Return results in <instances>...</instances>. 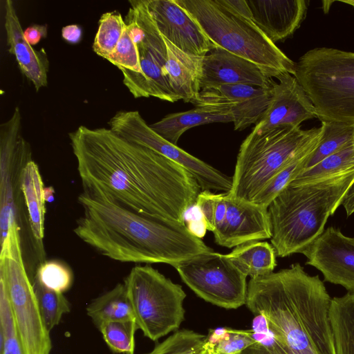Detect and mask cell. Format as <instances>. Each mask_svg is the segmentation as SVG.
Instances as JSON below:
<instances>
[{
    "mask_svg": "<svg viewBox=\"0 0 354 354\" xmlns=\"http://www.w3.org/2000/svg\"><path fill=\"white\" fill-rule=\"evenodd\" d=\"M86 313L97 328L107 322L135 320L124 283H118L94 299L88 305Z\"/></svg>",
    "mask_w": 354,
    "mask_h": 354,
    "instance_id": "obj_25",
    "label": "cell"
},
{
    "mask_svg": "<svg viewBox=\"0 0 354 354\" xmlns=\"http://www.w3.org/2000/svg\"><path fill=\"white\" fill-rule=\"evenodd\" d=\"M231 113L227 110L205 107L167 115L149 127L169 142L177 145L180 136L189 129L214 122H233Z\"/></svg>",
    "mask_w": 354,
    "mask_h": 354,
    "instance_id": "obj_22",
    "label": "cell"
},
{
    "mask_svg": "<svg viewBox=\"0 0 354 354\" xmlns=\"http://www.w3.org/2000/svg\"><path fill=\"white\" fill-rule=\"evenodd\" d=\"M329 316L336 354H354V294L333 297Z\"/></svg>",
    "mask_w": 354,
    "mask_h": 354,
    "instance_id": "obj_26",
    "label": "cell"
},
{
    "mask_svg": "<svg viewBox=\"0 0 354 354\" xmlns=\"http://www.w3.org/2000/svg\"><path fill=\"white\" fill-rule=\"evenodd\" d=\"M272 88L243 84L214 86L201 89L192 103L196 107L228 111L234 129L242 131L260 120L270 102Z\"/></svg>",
    "mask_w": 354,
    "mask_h": 354,
    "instance_id": "obj_14",
    "label": "cell"
},
{
    "mask_svg": "<svg viewBox=\"0 0 354 354\" xmlns=\"http://www.w3.org/2000/svg\"><path fill=\"white\" fill-rule=\"evenodd\" d=\"M198 24L216 46L260 67L270 78L295 74L296 63L288 57L252 20L232 14L216 0H174Z\"/></svg>",
    "mask_w": 354,
    "mask_h": 354,
    "instance_id": "obj_5",
    "label": "cell"
},
{
    "mask_svg": "<svg viewBox=\"0 0 354 354\" xmlns=\"http://www.w3.org/2000/svg\"><path fill=\"white\" fill-rule=\"evenodd\" d=\"M196 204L215 242L228 248L272 236L268 208L231 196L228 192L201 191Z\"/></svg>",
    "mask_w": 354,
    "mask_h": 354,
    "instance_id": "obj_10",
    "label": "cell"
},
{
    "mask_svg": "<svg viewBox=\"0 0 354 354\" xmlns=\"http://www.w3.org/2000/svg\"><path fill=\"white\" fill-rule=\"evenodd\" d=\"M19 230L17 223L10 225L1 241L0 281L6 288L25 354H50V331L24 266Z\"/></svg>",
    "mask_w": 354,
    "mask_h": 354,
    "instance_id": "obj_8",
    "label": "cell"
},
{
    "mask_svg": "<svg viewBox=\"0 0 354 354\" xmlns=\"http://www.w3.org/2000/svg\"><path fill=\"white\" fill-rule=\"evenodd\" d=\"M226 255L250 278L271 274L277 266L275 250L267 241H252L240 244Z\"/></svg>",
    "mask_w": 354,
    "mask_h": 354,
    "instance_id": "obj_24",
    "label": "cell"
},
{
    "mask_svg": "<svg viewBox=\"0 0 354 354\" xmlns=\"http://www.w3.org/2000/svg\"><path fill=\"white\" fill-rule=\"evenodd\" d=\"M47 35V27L46 25L34 24L28 26L24 31V36L26 40L34 46L39 43L42 37Z\"/></svg>",
    "mask_w": 354,
    "mask_h": 354,
    "instance_id": "obj_39",
    "label": "cell"
},
{
    "mask_svg": "<svg viewBox=\"0 0 354 354\" xmlns=\"http://www.w3.org/2000/svg\"><path fill=\"white\" fill-rule=\"evenodd\" d=\"M83 193L142 215L183 223L202 191L185 169L110 129L69 134Z\"/></svg>",
    "mask_w": 354,
    "mask_h": 354,
    "instance_id": "obj_1",
    "label": "cell"
},
{
    "mask_svg": "<svg viewBox=\"0 0 354 354\" xmlns=\"http://www.w3.org/2000/svg\"><path fill=\"white\" fill-rule=\"evenodd\" d=\"M252 21L274 44L292 36L307 13L304 0H246Z\"/></svg>",
    "mask_w": 354,
    "mask_h": 354,
    "instance_id": "obj_19",
    "label": "cell"
},
{
    "mask_svg": "<svg viewBox=\"0 0 354 354\" xmlns=\"http://www.w3.org/2000/svg\"><path fill=\"white\" fill-rule=\"evenodd\" d=\"M270 102L252 130L260 132L279 126L300 127L303 122L317 118L316 109L295 76L283 73L276 77Z\"/></svg>",
    "mask_w": 354,
    "mask_h": 354,
    "instance_id": "obj_17",
    "label": "cell"
},
{
    "mask_svg": "<svg viewBox=\"0 0 354 354\" xmlns=\"http://www.w3.org/2000/svg\"><path fill=\"white\" fill-rule=\"evenodd\" d=\"M0 354H25L8 295L0 281Z\"/></svg>",
    "mask_w": 354,
    "mask_h": 354,
    "instance_id": "obj_33",
    "label": "cell"
},
{
    "mask_svg": "<svg viewBox=\"0 0 354 354\" xmlns=\"http://www.w3.org/2000/svg\"><path fill=\"white\" fill-rule=\"evenodd\" d=\"M341 205L344 207L347 216L354 213V181L345 194Z\"/></svg>",
    "mask_w": 354,
    "mask_h": 354,
    "instance_id": "obj_41",
    "label": "cell"
},
{
    "mask_svg": "<svg viewBox=\"0 0 354 354\" xmlns=\"http://www.w3.org/2000/svg\"><path fill=\"white\" fill-rule=\"evenodd\" d=\"M121 138L148 147L185 169L196 180L202 191L228 192L232 177L193 156L156 133L137 111H120L108 122Z\"/></svg>",
    "mask_w": 354,
    "mask_h": 354,
    "instance_id": "obj_13",
    "label": "cell"
},
{
    "mask_svg": "<svg viewBox=\"0 0 354 354\" xmlns=\"http://www.w3.org/2000/svg\"><path fill=\"white\" fill-rule=\"evenodd\" d=\"M321 122L323 133L319 144L304 164L302 171L315 166L326 157L354 142V124Z\"/></svg>",
    "mask_w": 354,
    "mask_h": 354,
    "instance_id": "obj_28",
    "label": "cell"
},
{
    "mask_svg": "<svg viewBox=\"0 0 354 354\" xmlns=\"http://www.w3.org/2000/svg\"><path fill=\"white\" fill-rule=\"evenodd\" d=\"M216 1L232 14L252 20V13L246 0H216Z\"/></svg>",
    "mask_w": 354,
    "mask_h": 354,
    "instance_id": "obj_38",
    "label": "cell"
},
{
    "mask_svg": "<svg viewBox=\"0 0 354 354\" xmlns=\"http://www.w3.org/2000/svg\"><path fill=\"white\" fill-rule=\"evenodd\" d=\"M314 104L317 118L354 124V53L319 47L296 63L294 75Z\"/></svg>",
    "mask_w": 354,
    "mask_h": 354,
    "instance_id": "obj_6",
    "label": "cell"
},
{
    "mask_svg": "<svg viewBox=\"0 0 354 354\" xmlns=\"http://www.w3.org/2000/svg\"><path fill=\"white\" fill-rule=\"evenodd\" d=\"M354 169V142L302 171L288 185H297L330 177Z\"/></svg>",
    "mask_w": 354,
    "mask_h": 354,
    "instance_id": "obj_30",
    "label": "cell"
},
{
    "mask_svg": "<svg viewBox=\"0 0 354 354\" xmlns=\"http://www.w3.org/2000/svg\"><path fill=\"white\" fill-rule=\"evenodd\" d=\"M77 200L84 214L77 221L75 234L111 259L175 267L214 252L183 223L138 214L83 192Z\"/></svg>",
    "mask_w": 354,
    "mask_h": 354,
    "instance_id": "obj_3",
    "label": "cell"
},
{
    "mask_svg": "<svg viewBox=\"0 0 354 354\" xmlns=\"http://www.w3.org/2000/svg\"><path fill=\"white\" fill-rule=\"evenodd\" d=\"M129 2V11L143 30V35L137 43L141 73L121 70L124 84L135 98L152 96L170 102L180 100L169 84L164 37L155 25L145 0Z\"/></svg>",
    "mask_w": 354,
    "mask_h": 354,
    "instance_id": "obj_11",
    "label": "cell"
},
{
    "mask_svg": "<svg viewBox=\"0 0 354 354\" xmlns=\"http://www.w3.org/2000/svg\"><path fill=\"white\" fill-rule=\"evenodd\" d=\"M32 283L42 318L50 331L59 324L63 315L70 312L71 304L63 293L45 288L36 278Z\"/></svg>",
    "mask_w": 354,
    "mask_h": 354,
    "instance_id": "obj_32",
    "label": "cell"
},
{
    "mask_svg": "<svg viewBox=\"0 0 354 354\" xmlns=\"http://www.w3.org/2000/svg\"><path fill=\"white\" fill-rule=\"evenodd\" d=\"M299 253L307 257L306 265L323 274L325 281L354 294V237L329 227Z\"/></svg>",
    "mask_w": 354,
    "mask_h": 354,
    "instance_id": "obj_15",
    "label": "cell"
},
{
    "mask_svg": "<svg viewBox=\"0 0 354 354\" xmlns=\"http://www.w3.org/2000/svg\"><path fill=\"white\" fill-rule=\"evenodd\" d=\"M109 348L115 353L134 354L136 320L107 322L98 328Z\"/></svg>",
    "mask_w": 354,
    "mask_h": 354,
    "instance_id": "obj_34",
    "label": "cell"
},
{
    "mask_svg": "<svg viewBox=\"0 0 354 354\" xmlns=\"http://www.w3.org/2000/svg\"><path fill=\"white\" fill-rule=\"evenodd\" d=\"M256 342L253 330L230 328L210 329L202 347L203 354H241Z\"/></svg>",
    "mask_w": 354,
    "mask_h": 354,
    "instance_id": "obj_29",
    "label": "cell"
},
{
    "mask_svg": "<svg viewBox=\"0 0 354 354\" xmlns=\"http://www.w3.org/2000/svg\"><path fill=\"white\" fill-rule=\"evenodd\" d=\"M4 8L8 51L15 57L21 73L38 91L47 85L48 62L45 50H36L26 40L13 2L7 0Z\"/></svg>",
    "mask_w": 354,
    "mask_h": 354,
    "instance_id": "obj_20",
    "label": "cell"
},
{
    "mask_svg": "<svg viewBox=\"0 0 354 354\" xmlns=\"http://www.w3.org/2000/svg\"><path fill=\"white\" fill-rule=\"evenodd\" d=\"M125 27L124 19L118 11L104 13L99 20L93 44V51L107 60L115 51Z\"/></svg>",
    "mask_w": 354,
    "mask_h": 354,
    "instance_id": "obj_31",
    "label": "cell"
},
{
    "mask_svg": "<svg viewBox=\"0 0 354 354\" xmlns=\"http://www.w3.org/2000/svg\"><path fill=\"white\" fill-rule=\"evenodd\" d=\"M62 36L68 43L76 44L82 39V30L77 24L65 26L62 29Z\"/></svg>",
    "mask_w": 354,
    "mask_h": 354,
    "instance_id": "obj_40",
    "label": "cell"
},
{
    "mask_svg": "<svg viewBox=\"0 0 354 354\" xmlns=\"http://www.w3.org/2000/svg\"><path fill=\"white\" fill-rule=\"evenodd\" d=\"M174 268L183 282L205 301L226 309L246 304L247 276L226 254H203Z\"/></svg>",
    "mask_w": 354,
    "mask_h": 354,
    "instance_id": "obj_12",
    "label": "cell"
},
{
    "mask_svg": "<svg viewBox=\"0 0 354 354\" xmlns=\"http://www.w3.org/2000/svg\"><path fill=\"white\" fill-rule=\"evenodd\" d=\"M317 129L303 130L300 127L283 125L260 132L252 130L240 147L229 194L253 202Z\"/></svg>",
    "mask_w": 354,
    "mask_h": 354,
    "instance_id": "obj_7",
    "label": "cell"
},
{
    "mask_svg": "<svg viewBox=\"0 0 354 354\" xmlns=\"http://www.w3.org/2000/svg\"><path fill=\"white\" fill-rule=\"evenodd\" d=\"M205 338L193 330H180L145 354H201Z\"/></svg>",
    "mask_w": 354,
    "mask_h": 354,
    "instance_id": "obj_35",
    "label": "cell"
},
{
    "mask_svg": "<svg viewBox=\"0 0 354 354\" xmlns=\"http://www.w3.org/2000/svg\"><path fill=\"white\" fill-rule=\"evenodd\" d=\"M236 84L270 88L274 82L254 63L221 47L212 50L203 57L201 90L214 86Z\"/></svg>",
    "mask_w": 354,
    "mask_h": 354,
    "instance_id": "obj_18",
    "label": "cell"
},
{
    "mask_svg": "<svg viewBox=\"0 0 354 354\" xmlns=\"http://www.w3.org/2000/svg\"><path fill=\"white\" fill-rule=\"evenodd\" d=\"M331 297L318 275L299 263L250 278L246 306L254 315L256 342L241 354H336Z\"/></svg>",
    "mask_w": 354,
    "mask_h": 354,
    "instance_id": "obj_2",
    "label": "cell"
},
{
    "mask_svg": "<svg viewBox=\"0 0 354 354\" xmlns=\"http://www.w3.org/2000/svg\"><path fill=\"white\" fill-rule=\"evenodd\" d=\"M124 283L137 326L145 337L156 341L180 327L186 297L181 286L147 265L133 267Z\"/></svg>",
    "mask_w": 354,
    "mask_h": 354,
    "instance_id": "obj_9",
    "label": "cell"
},
{
    "mask_svg": "<svg viewBox=\"0 0 354 354\" xmlns=\"http://www.w3.org/2000/svg\"><path fill=\"white\" fill-rule=\"evenodd\" d=\"M107 61L120 71L127 70L136 74L141 73L138 46L132 39L127 24L115 51Z\"/></svg>",
    "mask_w": 354,
    "mask_h": 354,
    "instance_id": "obj_37",
    "label": "cell"
},
{
    "mask_svg": "<svg viewBox=\"0 0 354 354\" xmlns=\"http://www.w3.org/2000/svg\"><path fill=\"white\" fill-rule=\"evenodd\" d=\"M160 34L182 51L204 57L216 46L198 24L174 0H145Z\"/></svg>",
    "mask_w": 354,
    "mask_h": 354,
    "instance_id": "obj_16",
    "label": "cell"
},
{
    "mask_svg": "<svg viewBox=\"0 0 354 354\" xmlns=\"http://www.w3.org/2000/svg\"><path fill=\"white\" fill-rule=\"evenodd\" d=\"M339 1L348 4L351 6L354 7V0H343V1Z\"/></svg>",
    "mask_w": 354,
    "mask_h": 354,
    "instance_id": "obj_42",
    "label": "cell"
},
{
    "mask_svg": "<svg viewBox=\"0 0 354 354\" xmlns=\"http://www.w3.org/2000/svg\"><path fill=\"white\" fill-rule=\"evenodd\" d=\"M354 181V169L330 177L288 185L268 207L276 254L299 253L324 231Z\"/></svg>",
    "mask_w": 354,
    "mask_h": 354,
    "instance_id": "obj_4",
    "label": "cell"
},
{
    "mask_svg": "<svg viewBox=\"0 0 354 354\" xmlns=\"http://www.w3.org/2000/svg\"><path fill=\"white\" fill-rule=\"evenodd\" d=\"M201 354H203V353H202V350H201Z\"/></svg>",
    "mask_w": 354,
    "mask_h": 354,
    "instance_id": "obj_43",
    "label": "cell"
},
{
    "mask_svg": "<svg viewBox=\"0 0 354 354\" xmlns=\"http://www.w3.org/2000/svg\"><path fill=\"white\" fill-rule=\"evenodd\" d=\"M322 128L318 127L315 134L292 159L257 195L252 203L268 208L274 198L303 170L305 162L318 147L322 136Z\"/></svg>",
    "mask_w": 354,
    "mask_h": 354,
    "instance_id": "obj_27",
    "label": "cell"
},
{
    "mask_svg": "<svg viewBox=\"0 0 354 354\" xmlns=\"http://www.w3.org/2000/svg\"><path fill=\"white\" fill-rule=\"evenodd\" d=\"M35 278L45 288L60 293L68 290L73 283V274L70 268L55 260L41 263Z\"/></svg>",
    "mask_w": 354,
    "mask_h": 354,
    "instance_id": "obj_36",
    "label": "cell"
},
{
    "mask_svg": "<svg viewBox=\"0 0 354 354\" xmlns=\"http://www.w3.org/2000/svg\"><path fill=\"white\" fill-rule=\"evenodd\" d=\"M164 40L167 49V71L170 86L180 100L192 103L201 91L203 57L185 53L165 37Z\"/></svg>",
    "mask_w": 354,
    "mask_h": 354,
    "instance_id": "obj_21",
    "label": "cell"
},
{
    "mask_svg": "<svg viewBox=\"0 0 354 354\" xmlns=\"http://www.w3.org/2000/svg\"><path fill=\"white\" fill-rule=\"evenodd\" d=\"M19 188L28 213V221L35 240L42 245L46 201L44 183L37 165L28 161L22 169Z\"/></svg>",
    "mask_w": 354,
    "mask_h": 354,
    "instance_id": "obj_23",
    "label": "cell"
}]
</instances>
